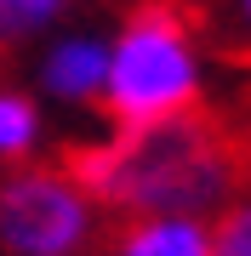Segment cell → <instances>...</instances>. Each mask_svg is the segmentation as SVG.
<instances>
[{
    "instance_id": "cell-1",
    "label": "cell",
    "mask_w": 251,
    "mask_h": 256,
    "mask_svg": "<svg viewBox=\"0 0 251 256\" xmlns=\"http://www.w3.org/2000/svg\"><path fill=\"white\" fill-rule=\"evenodd\" d=\"M234 176V148L194 114L120 126L75 160V182L126 216H205L211 205H228Z\"/></svg>"
},
{
    "instance_id": "cell-2",
    "label": "cell",
    "mask_w": 251,
    "mask_h": 256,
    "mask_svg": "<svg viewBox=\"0 0 251 256\" xmlns=\"http://www.w3.org/2000/svg\"><path fill=\"white\" fill-rule=\"evenodd\" d=\"M200 102V46L194 23L177 6H137L109 40V74H103V108L114 126H154L177 120Z\"/></svg>"
},
{
    "instance_id": "cell-3",
    "label": "cell",
    "mask_w": 251,
    "mask_h": 256,
    "mask_svg": "<svg viewBox=\"0 0 251 256\" xmlns=\"http://www.w3.org/2000/svg\"><path fill=\"white\" fill-rule=\"evenodd\" d=\"M92 205L75 171L23 165L0 182V245L12 256H75L92 239Z\"/></svg>"
},
{
    "instance_id": "cell-4",
    "label": "cell",
    "mask_w": 251,
    "mask_h": 256,
    "mask_svg": "<svg viewBox=\"0 0 251 256\" xmlns=\"http://www.w3.org/2000/svg\"><path fill=\"white\" fill-rule=\"evenodd\" d=\"M103 74H109V40L97 34H63L40 57V86L63 102H97Z\"/></svg>"
},
{
    "instance_id": "cell-5",
    "label": "cell",
    "mask_w": 251,
    "mask_h": 256,
    "mask_svg": "<svg viewBox=\"0 0 251 256\" xmlns=\"http://www.w3.org/2000/svg\"><path fill=\"white\" fill-rule=\"evenodd\" d=\"M114 256H211L205 216H131L114 239Z\"/></svg>"
},
{
    "instance_id": "cell-6",
    "label": "cell",
    "mask_w": 251,
    "mask_h": 256,
    "mask_svg": "<svg viewBox=\"0 0 251 256\" xmlns=\"http://www.w3.org/2000/svg\"><path fill=\"white\" fill-rule=\"evenodd\" d=\"M40 142V114L18 92H0V160H23Z\"/></svg>"
},
{
    "instance_id": "cell-7",
    "label": "cell",
    "mask_w": 251,
    "mask_h": 256,
    "mask_svg": "<svg viewBox=\"0 0 251 256\" xmlns=\"http://www.w3.org/2000/svg\"><path fill=\"white\" fill-rule=\"evenodd\" d=\"M69 12V0H0V40H29L52 28Z\"/></svg>"
},
{
    "instance_id": "cell-8",
    "label": "cell",
    "mask_w": 251,
    "mask_h": 256,
    "mask_svg": "<svg viewBox=\"0 0 251 256\" xmlns=\"http://www.w3.org/2000/svg\"><path fill=\"white\" fill-rule=\"evenodd\" d=\"M211 256H251V200L228 205L211 228Z\"/></svg>"
},
{
    "instance_id": "cell-9",
    "label": "cell",
    "mask_w": 251,
    "mask_h": 256,
    "mask_svg": "<svg viewBox=\"0 0 251 256\" xmlns=\"http://www.w3.org/2000/svg\"><path fill=\"white\" fill-rule=\"evenodd\" d=\"M228 12H234V28L251 40V0H228Z\"/></svg>"
}]
</instances>
